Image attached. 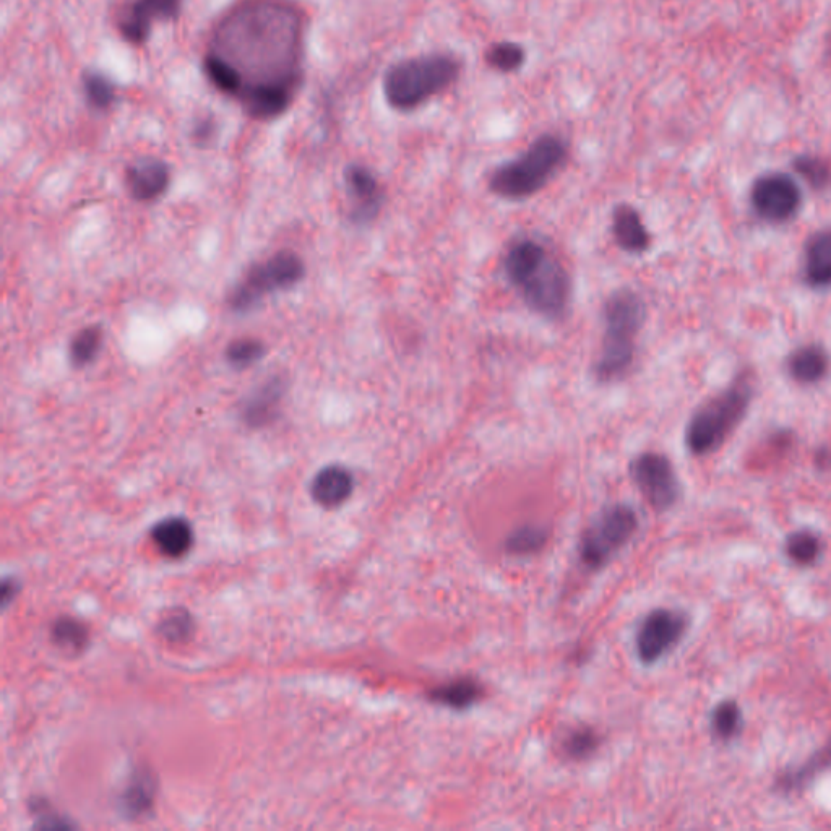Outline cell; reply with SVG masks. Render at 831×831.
I'll return each mask as SVG.
<instances>
[{"mask_svg": "<svg viewBox=\"0 0 831 831\" xmlns=\"http://www.w3.org/2000/svg\"><path fill=\"white\" fill-rule=\"evenodd\" d=\"M687 630V617L671 609H656L645 617L637 633L638 656L643 663H656L679 643Z\"/></svg>", "mask_w": 831, "mask_h": 831, "instance_id": "11", "label": "cell"}, {"mask_svg": "<svg viewBox=\"0 0 831 831\" xmlns=\"http://www.w3.org/2000/svg\"><path fill=\"white\" fill-rule=\"evenodd\" d=\"M354 478L343 466L332 465L323 468L312 483V497L317 504L333 509L345 504L353 494Z\"/></svg>", "mask_w": 831, "mask_h": 831, "instance_id": "18", "label": "cell"}, {"mask_svg": "<svg viewBox=\"0 0 831 831\" xmlns=\"http://www.w3.org/2000/svg\"><path fill=\"white\" fill-rule=\"evenodd\" d=\"M786 552H788L789 559L796 564H812L820 554L819 538L809 531H797L786 541Z\"/></svg>", "mask_w": 831, "mask_h": 831, "instance_id": "25", "label": "cell"}, {"mask_svg": "<svg viewBox=\"0 0 831 831\" xmlns=\"http://www.w3.org/2000/svg\"><path fill=\"white\" fill-rule=\"evenodd\" d=\"M504 272L526 306L546 319H562L570 304L572 283L562 263L533 239L513 242Z\"/></svg>", "mask_w": 831, "mask_h": 831, "instance_id": "2", "label": "cell"}, {"mask_svg": "<svg viewBox=\"0 0 831 831\" xmlns=\"http://www.w3.org/2000/svg\"><path fill=\"white\" fill-rule=\"evenodd\" d=\"M755 372L744 369L715 397L705 401L690 418L685 444L690 453L703 457L713 453L744 422L754 401Z\"/></svg>", "mask_w": 831, "mask_h": 831, "instance_id": "4", "label": "cell"}, {"mask_svg": "<svg viewBox=\"0 0 831 831\" xmlns=\"http://www.w3.org/2000/svg\"><path fill=\"white\" fill-rule=\"evenodd\" d=\"M83 88H85L88 103L96 109L109 108L116 98V88L111 80L100 72H88L83 78Z\"/></svg>", "mask_w": 831, "mask_h": 831, "instance_id": "26", "label": "cell"}, {"mask_svg": "<svg viewBox=\"0 0 831 831\" xmlns=\"http://www.w3.org/2000/svg\"><path fill=\"white\" fill-rule=\"evenodd\" d=\"M463 67V59L450 51L406 57L385 72L382 83L385 101L398 112L416 111L455 87Z\"/></svg>", "mask_w": 831, "mask_h": 831, "instance_id": "3", "label": "cell"}, {"mask_svg": "<svg viewBox=\"0 0 831 831\" xmlns=\"http://www.w3.org/2000/svg\"><path fill=\"white\" fill-rule=\"evenodd\" d=\"M546 541V534L538 528H525V530L517 531L509 539L510 551L518 552V554H528V552L538 551L539 547L543 546Z\"/></svg>", "mask_w": 831, "mask_h": 831, "instance_id": "31", "label": "cell"}, {"mask_svg": "<svg viewBox=\"0 0 831 831\" xmlns=\"http://www.w3.org/2000/svg\"><path fill=\"white\" fill-rule=\"evenodd\" d=\"M181 4L182 0H134L117 20V30L129 43H145L153 23L174 20Z\"/></svg>", "mask_w": 831, "mask_h": 831, "instance_id": "12", "label": "cell"}, {"mask_svg": "<svg viewBox=\"0 0 831 831\" xmlns=\"http://www.w3.org/2000/svg\"><path fill=\"white\" fill-rule=\"evenodd\" d=\"M278 388H280V385L270 382L267 387L260 388L259 392L250 398L246 410H244V416H246V421L249 424L262 426L265 421H270L273 418V411L276 410L278 401H280L281 392Z\"/></svg>", "mask_w": 831, "mask_h": 831, "instance_id": "21", "label": "cell"}, {"mask_svg": "<svg viewBox=\"0 0 831 831\" xmlns=\"http://www.w3.org/2000/svg\"><path fill=\"white\" fill-rule=\"evenodd\" d=\"M263 353H265V348H263L259 340H254V338H241V340L233 341L228 346V349H226V358H228L231 366L242 369V367L252 366L254 362L262 359Z\"/></svg>", "mask_w": 831, "mask_h": 831, "instance_id": "28", "label": "cell"}, {"mask_svg": "<svg viewBox=\"0 0 831 831\" xmlns=\"http://www.w3.org/2000/svg\"><path fill=\"white\" fill-rule=\"evenodd\" d=\"M804 280L810 288L831 286V228H823L807 239L804 247Z\"/></svg>", "mask_w": 831, "mask_h": 831, "instance_id": "16", "label": "cell"}, {"mask_svg": "<svg viewBox=\"0 0 831 831\" xmlns=\"http://www.w3.org/2000/svg\"><path fill=\"white\" fill-rule=\"evenodd\" d=\"M830 54H831V48H830Z\"/></svg>", "mask_w": 831, "mask_h": 831, "instance_id": "35", "label": "cell"}, {"mask_svg": "<svg viewBox=\"0 0 831 831\" xmlns=\"http://www.w3.org/2000/svg\"><path fill=\"white\" fill-rule=\"evenodd\" d=\"M750 205L760 220L771 224L788 223L801 210L802 190L789 174H763L750 189Z\"/></svg>", "mask_w": 831, "mask_h": 831, "instance_id": "9", "label": "cell"}, {"mask_svg": "<svg viewBox=\"0 0 831 831\" xmlns=\"http://www.w3.org/2000/svg\"><path fill=\"white\" fill-rule=\"evenodd\" d=\"M831 763V744L828 745L827 749L823 750L822 754L817 755V757L812 758L807 765L801 768V770L794 771V773H789V775L783 776L780 781V786L786 791H791V789L797 788V786H802V784L809 781L810 778H814L817 775V771L822 770L823 767H827Z\"/></svg>", "mask_w": 831, "mask_h": 831, "instance_id": "29", "label": "cell"}, {"mask_svg": "<svg viewBox=\"0 0 831 831\" xmlns=\"http://www.w3.org/2000/svg\"><path fill=\"white\" fill-rule=\"evenodd\" d=\"M637 513L627 505H612L591 523L582 539L583 562L593 569L601 567L629 543L637 531Z\"/></svg>", "mask_w": 831, "mask_h": 831, "instance_id": "8", "label": "cell"}, {"mask_svg": "<svg viewBox=\"0 0 831 831\" xmlns=\"http://www.w3.org/2000/svg\"><path fill=\"white\" fill-rule=\"evenodd\" d=\"M596 745H598V737L595 736V732L580 729V731L573 732L572 736L567 739L565 750L570 757L580 760L590 755L596 749Z\"/></svg>", "mask_w": 831, "mask_h": 831, "instance_id": "32", "label": "cell"}, {"mask_svg": "<svg viewBox=\"0 0 831 831\" xmlns=\"http://www.w3.org/2000/svg\"><path fill=\"white\" fill-rule=\"evenodd\" d=\"M169 184V169L163 161L145 158L130 166L127 186L130 194L142 202H150L163 194Z\"/></svg>", "mask_w": 831, "mask_h": 831, "instance_id": "15", "label": "cell"}, {"mask_svg": "<svg viewBox=\"0 0 831 831\" xmlns=\"http://www.w3.org/2000/svg\"><path fill=\"white\" fill-rule=\"evenodd\" d=\"M612 236L617 246L629 254H643L651 244V236L642 216L630 205H619L612 215Z\"/></svg>", "mask_w": 831, "mask_h": 831, "instance_id": "17", "label": "cell"}, {"mask_svg": "<svg viewBox=\"0 0 831 831\" xmlns=\"http://www.w3.org/2000/svg\"><path fill=\"white\" fill-rule=\"evenodd\" d=\"M103 343V332L98 327H88L75 335L70 345V359L75 367H83L90 364L100 353Z\"/></svg>", "mask_w": 831, "mask_h": 831, "instance_id": "24", "label": "cell"}, {"mask_svg": "<svg viewBox=\"0 0 831 831\" xmlns=\"http://www.w3.org/2000/svg\"><path fill=\"white\" fill-rule=\"evenodd\" d=\"M569 156V145L557 134L534 138L520 156L500 164L491 174L489 189L500 199H530L559 173Z\"/></svg>", "mask_w": 831, "mask_h": 831, "instance_id": "6", "label": "cell"}, {"mask_svg": "<svg viewBox=\"0 0 831 831\" xmlns=\"http://www.w3.org/2000/svg\"><path fill=\"white\" fill-rule=\"evenodd\" d=\"M794 171L814 190L831 186V163L815 155H802L793 163Z\"/></svg>", "mask_w": 831, "mask_h": 831, "instance_id": "22", "label": "cell"}, {"mask_svg": "<svg viewBox=\"0 0 831 831\" xmlns=\"http://www.w3.org/2000/svg\"><path fill=\"white\" fill-rule=\"evenodd\" d=\"M643 320L645 304L635 291L621 289L606 301L603 345L595 364L599 382H617L629 374Z\"/></svg>", "mask_w": 831, "mask_h": 831, "instance_id": "5", "label": "cell"}, {"mask_svg": "<svg viewBox=\"0 0 831 831\" xmlns=\"http://www.w3.org/2000/svg\"><path fill=\"white\" fill-rule=\"evenodd\" d=\"M831 359L827 349L822 345H802L789 353L786 359V371L789 377L799 385H817L830 372Z\"/></svg>", "mask_w": 831, "mask_h": 831, "instance_id": "14", "label": "cell"}, {"mask_svg": "<svg viewBox=\"0 0 831 831\" xmlns=\"http://www.w3.org/2000/svg\"><path fill=\"white\" fill-rule=\"evenodd\" d=\"M481 694V689L473 681H457L452 684L435 689L432 692V700L437 703H444L447 707L461 708L470 707L473 705Z\"/></svg>", "mask_w": 831, "mask_h": 831, "instance_id": "23", "label": "cell"}, {"mask_svg": "<svg viewBox=\"0 0 831 831\" xmlns=\"http://www.w3.org/2000/svg\"><path fill=\"white\" fill-rule=\"evenodd\" d=\"M52 637L57 645L67 651H80L83 646L87 645L88 632L85 625L74 619H62L56 622L54 630H52Z\"/></svg>", "mask_w": 831, "mask_h": 831, "instance_id": "27", "label": "cell"}, {"mask_svg": "<svg viewBox=\"0 0 831 831\" xmlns=\"http://www.w3.org/2000/svg\"><path fill=\"white\" fill-rule=\"evenodd\" d=\"M739 723H741V711L734 702L720 703L711 721L716 736L723 737V739H729L732 734H736Z\"/></svg>", "mask_w": 831, "mask_h": 831, "instance_id": "30", "label": "cell"}, {"mask_svg": "<svg viewBox=\"0 0 831 831\" xmlns=\"http://www.w3.org/2000/svg\"><path fill=\"white\" fill-rule=\"evenodd\" d=\"M304 263L294 252H280L247 273L246 280L231 294V306L247 311L268 293L288 289L301 281Z\"/></svg>", "mask_w": 831, "mask_h": 831, "instance_id": "7", "label": "cell"}, {"mask_svg": "<svg viewBox=\"0 0 831 831\" xmlns=\"http://www.w3.org/2000/svg\"><path fill=\"white\" fill-rule=\"evenodd\" d=\"M484 61L489 69L496 70L499 74H515L525 65L526 51L515 41H499L486 49Z\"/></svg>", "mask_w": 831, "mask_h": 831, "instance_id": "20", "label": "cell"}, {"mask_svg": "<svg viewBox=\"0 0 831 831\" xmlns=\"http://www.w3.org/2000/svg\"><path fill=\"white\" fill-rule=\"evenodd\" d=\"M345 182L351 200V220L356 224L372 223L384 205V190L377 177L366 166L351 164L346 168Z\"/></svg>", "mask_w": 831, "mask_h": 831, "instance_id": "13", "label": "cell"}, {"mask_svg": "<svg viewBox=\"0 0 831 831\" xmlns=\"http://www.w3.org/2000/svg\"><path fill=\"white\" fill-rule=\"evenodd\" d=\"M633 483L656 510H666L676 504L681 486L671 461L661 453H643L630 466Z\"/></svg>", "mask_w": 831, "mask_h": 831, "instance_id": "10", "label": "cell"}, {"mask_svg": "<svg viewBox=\"0 0 831 831\" xmlns=\"http://www.w3.org/2000/svg\"><path fill=\"white\" fill-rule=\"evenodd\" d=\"M815 463L819 468L822 470H827L831 466V452L830 450H819L817 455H815Z\"/></svg>", "mask_w": 831, "mask_h": 831, "instance_id": "34", "label": "cell"}, {"mask_svg": "<svg viewBox=\"0 0 831 831\" xmlns=\"http://www.w3.org/2000/svg\"><path fill=\"white\" fill-rule=\"evenodd\" d=\"M301 22L273 0L242 5L220 25L205 59L210 82L236 96L250 116L272 119L293 101L299 85Z\"/></svg>", "mask_w": 831, "mask_h": 831, "instance_id": "1", "label": "cell"}, {"mask_svg": "<svg viewBox=\"0 0 831 831\" xmlns=\"http://www.w3.org/2000/svg\"><path fill=\"white\" fill-rule=\"evenodd\" d=\"M161 630L169 640H182L190 630L189 617H187L186 612L171 614V616L164 619Z\"/></svg>", "mask_w": 831, "mask_h": 831, "instance_id": "33", "label": "cell"}, {"mask_svg": "<svg viewBox=\"0 0 831 831\" xmlns=\"http://www.w3.org/2000/svg\"><path fill=\"white\" fill-rule=\"evenodd\" d=\"M153 539L164 556L177 559L189 551L194 534L184 518H166L155 526Z\"/></svg>", "mask_w": 831, "mask_h": 831, "instance_id": "19", "label": "cell"}]
</instances>
